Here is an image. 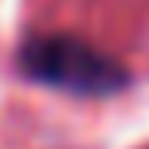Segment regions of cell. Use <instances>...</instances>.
<instances>
[{
    "mask_svg": "<svg viewBox=\"0 0 149 149\" xmlns=\"http://www.w3.org/2000/svg\"><path fill=\"white\" fill-rule=\"evenodd\" d=\"M20 71L79 98H110L130 86V71L102 47L63 31H39L20 43Z\"/></svg>",
    "mask_w": 149,
    "mask_h": 149,
    "instance_id": "6da1fadb",
    "label": "cell"
}]
</instances>
